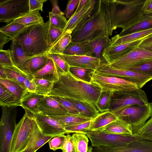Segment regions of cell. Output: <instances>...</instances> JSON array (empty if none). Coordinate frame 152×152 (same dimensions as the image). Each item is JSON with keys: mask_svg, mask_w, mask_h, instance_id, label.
<instances>
[{"mask_svg": "<svg viewBox=\"0 0 152 152\" xmlns=\"http://www.w3.org/2000/svg\"><path fill=\"white\" fill-rule=\"evenodd\" d=\"M58 75L59 80L54 83L53 89L48 95L86 102L97 109V102L102 92L99 87L77 78L69 72Z\"/></svg>", "mask_w": 152, "mask_h": 152, "instance_id": "cell-1", "label": "cell"}, {"mask_svg": "<svg viewBox=\"0 0 152 152\" xmlns=\"http://www.w3.org/2000/svg\"><path fill=\"white\" fill-rule=\"evenodd\" d=\"M49 21L42 23L26 27L13 37V41L20 45L28 57L48 54L53 46L49 32Z\"/></svg>", "mask_w": 152, "mask_h": 152, "instance_id": "cell-2", "label": "cell"}, {"mask_svg": "<svg viewBox=\"0 0 152 152\" xmlns=\"http://www.w3.org/2000/svg\"><path fill=\"white\" fill-rule=\"evenodd\" d=\"M145 0H107L113 31H124L140 22L147 14L143 11Z\"/></svg>", "mask_w": 152, "mask_h": 152, "instance_id": "cell-3", "label": "cell"}, {"mask_svg": "<svg viewBox=\"0 0 152 152\" xmlns=\"http://www.w3.org/2000/svg\"><path fill=\"white\" fill-rule=\"evenodd\" d=\"M113 31L107 0H101L97 15L81 29L71 34L72 42L90 41L102 36L109 37Z\"/></svg>", "mask_w": 152, "mask_h": 152, "instance_id": "cell-4", "label": "cell"}, {"mask_svg": "<svg viewBox=\"0 0 152 152\" xmlns=\"http://www.w3.org/2000/svg\"><path fill=\"white\" fill-rule=\"evenodd\" d=\"M110 111L127 124L134 134L152 115V102L145 105L125 106Z\"/></svg>", "mask_w": 152, "mask_h": 152, "instance_id": "cell-5", "label": "cell"}, {"mask_svg": "<svg viewBox=\"0 0 152 152\" xmlns=\"http://www.w3.org/2000/svg\"><path fill=\"white\" fill-rule=\"evenodd\" d=\"M38 128L32 115L25 110L22 118L17 124L11 142L10 152H20L23 150Z\"/></svg>", "mask_w": 152, "mask_h": 152, "instance_id": "cell-6", "label": "cell"}, {"mask_svg": "<svg viewBox=\"0 0 152 152\" xmlns=\"http://www.w3.org/2000/svg\"><path fill=\"white\" fill-rule=\"evenodd\" d=\"M101 2V0H88L79 11L76 13H74L67 20L62 34L55 43L65 35H71L79 31L93 19L99 11Z\"/></svg>", "mask_w": 152, "mask_h": 152, "instance_id": "cell-7", "label": "cell"}, {"mask_svg": "<svg viewBox=\"0 0 152 152\" xmlns=\"http://www.w3.org/2000/svg\"><path fill=\"white\" fill-rule=\"evenodd\" d=\"M86 135L90 140L91 146L94 148L124 147L135 141L148 139L135 134L132 136H126L103 131L87 132Z\"/></svg>", "mask_w": 152, "mask_h": 152, "instance_id": "cell-8", "label": "cell"}, {"mask_svg": "<svg viewBox=\"0 0 152 152\" xmlns=\"http://www.w3.org/2000/svg\"><path fill=\"white\" fill-rule=\"evenodd\" d=\"M0 122V152H10L16 126L18 110L16 107L1 106Z\"/></svg>", "mask_w": 152, "mask_h": 152, "instance_id": "cell-9", "label": "cell"}, {"mask_svg": "<svg viewBox=\"0 0 152 152\" xmlns=\"http://www.w3.org/2000/svg\"><path fill=\"white\" fill-rule=\"evenodd\" d=\"M90 77L92 83L99 87L102 91L121 92L138 88L136 83L124 79L101 75L94 72L90 74Z\"/></svg>", "mask_w": 152, "mask_h": 152, "instance_id": "cell-10", "label": "cell"}, {"mask_svg": "<svg viewBox=\"0 0 152 152\" xmlns=\"http://www.w3.org/2000/svg\"><path fill=\"white\" fill-rule=\"evenodd\" d=\"M94 72L100 75L115 76L136 83L141 88L147 82L152 80V76L128 70L115 69L102 61Z\"/></svg>", "mask_w": 152, "mask_h": 152, "instance_id": "cell-11", "label": "cell"}, {"mask_svg": "<svg viewBox=\"0 0 152 152\" xmlns=\"http://www.w3.org/2000/svg\"><path fill=\"white\" fill-rule=\"evenodd\" d=\"M148 103L145 92L139 88L126 91L115 92L112 99L110 111L130 105H146Z\"/></svg>", "mask_w": 152, "mask_h": 152, "instance_id": "cell-12", "label": "cell"}, {"mask_svg": "<svg viewBox=\"0 0 152 152\" xmlns=\"http://www.w3.org/2000/svg\"><path fill=\"white\" fill-rule=\"evenodd\" d=\"M30 12L29 0H7L0 1V22L8 24Z\"/></svg>", "mask_w": 152, "mask_h": 152, "instance_id": "cell-13", "label": "cell"}, {"mask_svg": "<svg viewBox=\"0 0 152 152\" xmlns=\"http://www.w3.org/2000/svg\"><path fill=\"white\" fill-rule=\"evenodd\" d=\"M152 61V52L138 47L108 64L117 69L128 70Z\"/></svg>", "mask_w": 152, "mask_h": 152, "instance_id": "cell-14", "label": "cell"}, {"mask_svg": "<svg viewBox=\"0 0 152 152\" xmlns=\"http://www.w3.org/2000/svg\"><path fill=\"white\" fill-rule=\"evenodd\" d=\"M31 115L43 135L53 137L68 134L64 128L53 118L40 113Z\"/></svg>", "mask_w": 152, "mask_h": 152, "instance_id": "cell-15", "label": "cell"}, {"mask_svg": "<svg viewBox=\"0 0 152 152\" xmlns=\"http://www.w3.org/2000/svg\"><path fill=\"white\" fill-rule=\"evenodd\" d=\"M147 37L112 47L107 46L102 53V58L105 62L110 64L138 47L142 42Z\"/></svg>", "mask_w": 152, "mask_h": 152, "instance_id": "cell-16", "label": "cell"}, {"mask_svg": "<svg viewBox=\"0 0 152 152\" xmlns=\"http://www.w3.org/2000/svg\"><path fill=\"white\" fill-rule=\"evenodd\" d=\"M90 152H152V139L138 140L124 147L91 148Z\"/></svg>", "mask_w": 152, "mask_h": 152, "instance_id": "cell-17", "label": "cell"}, {"mask_svg": "<svg viewBox=\"0 0 152 152\" xmlns=\"http://www.w3.org/2000/svg\"><path fill=\"white\" fill-rule=\"evenodd\" d=\"M58 54L66 61L70 66L88 68L95 71L103 61L102 57L98 58L85 56L69 55L63 53Z\"/></svg>", "mask_w": 152, "mask_h": 152, "instance_id": "cell-18", "label": "cell"}, {"mask_svg": "<svg viewBox=\"0 0 152 152\" xmlns=\"http://www.w3.org/2000/svg\"><path fill=\"white\" fill-rule=\"evenodd\" d=\"M39 112L49 116L63 115L68 112L58 101L49 96L44 97L37 104Z\"/></svg>", "mask_w": 152, "mask_h": 152, "instance_id": "cell-19", "label": "cell"}, {"mask_svg": "<svg viewBox=\"0 0 152 152\" xmlns=\"http://www.w3.org/2000/svg\"><path fill=\"white\" fill-rule=\"evenodd\" d=\"M10 51L14 66L26 74L33 76L31 75L29 70L30 60L32 57L27 56L20 46L13 41L10 46Z\"/></svg>", "mask_w": 152, "mask_h": 152, "instance_id": "cell-20", "label": "cell"}, {"mask_svg": "<svg viewBox=\"0 0 152 152\" xmlns=\"http://www.w3.org/2000/svg\"><path fill=\"white\" fill-rule=\"evenodd\" d=\"M63 54L69 55L85 56L95 57V53L89 41L71 42L64 51Z\"/></svg>", "mask_w": 152, "mask_h": 152, "instance_id": "cell-21", "label": "cell"}, {"mask_svg": "<svg viewBox=\"0 0 152 152\" xmlns=\"http://www.w3.org/2000/svg\"><path fill=\"white\" fill-rule=\"evenodd\" d=\"M118 119L115 114L110 111L99 113L96 117L92 119L90 126L87 132L100 131Z\"/></svg>", "mask_w": 152, "mask_h": 152, "instance_id": "cell-22", "label": "cell"}, {"mask_svg": "<svg viewBox=\"0 0 152 152\" xmlns=\"http://www.w3.org/2000/svg\"><path fill=\"white\" fill-rule=\"evenodd\" d=\"M33 76L34 78L43 79L54 83L57 82L59 78L55 64L49 58L46 64L34 73Z\"/></svg>", "mask_w": 152, "mask_h": 152, "instance_id": "cell-23", "label": "cell"}, {"mask_svg": "<svg viewBox=\"0 0 152 152\" xmlns=\"http://www.w3.org/2000/svg\"><path fill=\"white\" fill-rule=\"evenodd\" d=\"M152 35V28L136 32L121 37L116 34L111 39L110 43L108 45L112 47L123 43L134 41Z\"/></svg>", "mask_w": 152, "mask_h": 152, "instance_id": "cell-24", "label": "cell"}, {"mask_svg": "<svg viewBox=\"0 0 152 152\" xmlns=\"http://www.w3.org/2000/svg\"><path fill=\"white\" fill-rule=\"evenodd\" d=\"M45 96L40 95L36 93L27 92L20 101V106L26 111L32 114H36L39 112L37 105Z\"/></svg>", "mask_w": 152, "mask_h": 152, "instance_id": "cell-25", "label": "cell"}, {"mask_svg": "<svg viewBox=\"0 0 152 152\" xmlns=\"http://www.w3.org/2000/svg\"><path fill=\"white\" fill-rule=\"evenodd\" d=\"M53 138L43 135L38 127L34 132L26 147L20 152H36Z\"/></svg>", "mask_w": 152, "mask_h": 152, "instance_id": "cell-26", "label": "cell"}, {"mask_svg": "<svg viewBox=\"0 0 152 152\" xmlns=\"http://www.w3.org/2000/svg\"><path fill=\"white\" fill-rule=\"evenodd\" d=\"M49 117L58 121L64 128L83 123L93 119L80 114H72L68 113L63 115Z\"/></svg>", "mask_w": 152, "mask_h": 152, "instance_id": "cell-27", "label": "cell"}, {"mask_svg": "<svg viewBox=\"0 0 152 152\" xmlns=\"http://www.w3.org/2000/svg\"><path fill=\"white\" fill-rule=\"evenodd\" d=\"M100 131L126 136H131L134 134L128 125L119 119L109 124Z\"/></svg>", "mask_w": 152, "mask_h": 152, "instance_id": "cell-28", "label": "cell"}, {"mask_svg": "<svg viewBox=\"0 0 152 152\" xmlns=\"http://www.w3.org/2000/svg\"><path fill=\"white\" fill-rule=\"evenodd\" d=\"M0 85L6 88L20 102L28 92L16 82L8 79H0Z\"/></svg>", "mask_w": 152, "mask_h": 152, "instance_id": "cell-29", "label": "cell"}, {"mask_svg": "<svg viewBox=\"0 0 152 152\" xmlns=\"http://www.w3.org/2000/svg\"><path fill=\"white\" fill-rule=\"evenodd\" d=\"M3 66L6 73L7 79L16 82L25 89L24 84L25 80L33 77L23 72L14 66Z\"/></svg>", "mask_w": 152, "mask_h": 152, "instance_id": "cell-30", "label": "cell"}, {"mask_svg": "<svg viewBox=\"0 0 152 152\" xmlns=\"http://www.w3.org/2000/svg\"><path fill=\"white\" fill-rule=\"evenodd\" d=\"M152 28V14H147L145 18L136 24L122 31L118 34L121 37L134 32Z\"/></svg>", "mask_w": 152, "mask_h": 152, "instance_id": "cell-31", "label": "cell"}, {"mask_svg": "<svg viewBox=\"0 0 152 152\" xmlns=\"http://www.w3.org/2000/svg\"><path fill=\"white\" fill-rule=\"evenodd\" d=\"M12 22L20 23L25 26L44 23L43 18L38 10L30 12L14 20Z\"/></svg>", "mask_w": 152, "mask_h": 152, "instance_id": "cell-32", "label": "cell"}, {"mask_svg": "<svg viewBox=\"0 0 152 152\" xmlns=\"http://www.w3.org/2000/svg\"><path fill=\"white\" fill-rule=\"evenodd\" d=\"M67 99L76 107L80 114L82 115L93 119L99 113V112L97 109L88 103Z\"/></svg>", "mask_w": 152, "mask_h": 152, "instance_id": "cell-33", "label": "cell"}, {"mask_svg": "<svg viewBox=\"0 0 152 152\" xmlns=\"http://www.w3.org/2000/svg\"><path fill=\"white\" fill-rule=\"evenodd\" d=\"M111 40L105 36H102L89 41L95 53V57L100 58L104 48L109 45Z\"/></svg>", "mask_w": 152, "mask_h": 152, "instance_id": "cell-34", "label": "cell"}, {"mask_svg": "<svg viewBox=\"0 0 152 152\" xmlns=\"http://www.w3.org/2000/svg\"><path fill=\"white\" fill-rule=\"evenodd\" d=\"M0 105L9 107H16L20 106V102L6 88L0 85Z\"/></svg>", "mask_w": 152, "mask_h": 152, "instance_id": "cell-35", "label": "cell"}, {"mask_svg": "<svg viewBox=\"0 0 152 152\" xmlns=\"http://www.w3.org/2000/svg\"><path fill=\"white\" fill-rule=\"evenodd\" d=\"M36 86V93L44 96L48 95L52 91L54 82L41 78H34Z\"/></svg>", "mask_w": 152, "mask_h": 152, "instance_id": "cell-36", "label": "cell"}, {"mask_svg": "<svg viewBox=\"0 0 152 152\" xmlns=\"http://www.w3.org/2000/svg\"><path fill=\"white\" fill-rule=\"evenodd\" d=\"M113 92L102 91L97 102V108L101 113L110 111Z\"/></svg>", "mask_w": 152, "mask_h": 152, "instance_id": "cell-37", "label": "cell"}, {"mask_svg": "<svg viewBox=\"0 0 152 152\" xmlns=\"http://www.w3.org/2000/svg\"><path fill=\"white\" fill-rule=\"evenodd\" d=\"M95 71L88 68L70 66L69 72L74 77L84 82L91 83L90 74Z\"/></svg>", "mask_w": 152, "mask_h": 152, "instance_id": "cell-38", "label": "cell"}, {"mask_svg": "<svg viewBox=\"0 0 152 152\" xmlns=\"http://www.w3.org/2000/svg\"><path fill=\"white\" fill-rule=\"evenodd\" d=\"M72 42V36L70 34H66L63 36L52 47L48 54H61L66 47Z\"/></svg>", "mask_w": 152, "mask_h": 152, "instance_id": "cell-39", "label": "cell"}, {"mask_svg": "<svg viewBox=\"0 0 152 152\" xmlns=\"http://www.w3.org/2000/svg\"><path fill=\"white\" fill-rule=\"evenodd\" d=\"M26 27L20 23L11 22L1 27L0 32L7 37L13 38L18 34Z\"/></svg>", "mask_w": 152, "mask_h": 152, "instance_id": "cell-40", "label": "cell"}, {"mask_svg": "<svg viewBox=\"0 0 152 152\" xmlns=\"http://www.w3.org/2000/svg\"><path fill=\"white\" fill-rule=\"evenodd\" d=\"M72 136L75 145L77 152H88L89 140L86 134L74 133Z\"/></svg>", "mask_w": 152, "mask_h": 152, "instance_id": "cell-41", "label": "cell"}, {"mask_svg": "<svg viewBox=\"0 0 152 152\" xmlns=\"http://www.w3.org/2000/svg\"><path fill=\"white\" fill-rule=\"evenodd\" d=\"M49 57L48 54L32 57L29 65V70L31 75L33 74L43 67L47 63Z\"/></svg>", "mask_w": 152, "mask_h": 152, "instance_id": "cell-42", "label": "cell"}, {"mask_svg": "<svg viewBox=\"0 0 152 152\" xmlns=\"http://www.w3.org/2000/svg\"><path fill=\"white\" fill-rule=\"evenodd\" d=\"M48 56L54 62L58 74L68 73L69 72L70 66L58 54H48Z\"/></svg>", "mask_w": 152, "mask_h": 152, "instance_id": "cell-43", "label": "cell"}, {"mask_svg": "<svg viewBox=\"0 0 152 152\" xmlns=\"http://www.w3.org/2000/svg\"><path fill=\"white\" fill-rule=\"evenodd\" d=\"M50 23L54 26L60 28L63 31L67 23L65 16L63 15L53 14L49 12Z\"/></svg>", "mask_w": 152, "mask_h": 152, "instance_id": "cell-44", "label": "cell"}, {"mask_svg": "<svg viewBox=\"0 0 152 152\" xmlns=\"http://www.w3.org/2000/svg\"><path fill=\"white\" fill-rule=\"evenodd\" d=\"M91 120L79 124L66 127L65 129L68 134L72 133H80L86 134L90 126Z\"/></svg>", "mask_w": 152, "mask_h": 152, "instance_id": "cell-45", "label": "cell"}, {"mask_svg": "<svg viewBox=\"0 0 152 152\" xmlns=\"http://www.w3.org/2000/svg\"><path fill=\"white\" fill-rule=\"evenodd\" d=\"M48 96L58 101L67 110L69 114H80L76 107L67 99L55 96Z\"/></svg>", "mask_w": 152, "mask_h": 152, "instance_id": "cell-46", "label": "cell"}, {"mask_svg": "<svg viewBox=\"0 0 152 152\" xmlns=\"http://www.w3.org/2000/svg\"><path fill=\"white\" fill-rule=\"evenodd\" d=\"M134 134L145 138L152 139V115L145 123Z\"/></svg>", "mask_w": 152, "mask_h": 152, "instance_id": "cell-47", "label": "cell"}, {"mask_svg": "<svg viewBox=\"0 0 152 152\" xmlns=\"http://www.w3.org/2000/svg\"><path fill=\"white\" fill-rule=\"evenodd\" d=\"M66 135H60L55 136L49 142L50 149L54 151L61 149L65 141Z\"/></svg>", "mask_w": 152, "mask_h": 152, "instance_id": "cell-48", "label": "cell"}, {"mask_svg": "<svg viewBox=\"0 0 152 152\" xmlns=\"http://www.w3.org/2000/svg\"><path fill=\"white\" fill-rule=\"evenodd\" d=\"M128 70L152 76V61L131 68Z\"/></svg>", "mask_w": 152, "mask_h": 152, "instance_id": "cell-49", "label": "cell"}, {"mask_svg": "<svg viewBox=\"0 0 152 152\" xmlns=\"http://www.w3.org/2000/svg\"><path fill=\"white\" fill-rule=\"evenodd\" d=\"M0 65L3 66H14L11 59L10 50H0Z\"/></svg>", "mask_w": 152, "mask_h": 152, "instance_id": "cell-50", "label": "cell"}, {"mask_svg": "<svg viewBox=\"0 0 152 152\" xmlns=\"http://www.w3.org/2000/svg\"><path fill=\"white\" fill-rule=\"evenodd\" d=\"M61 150L62 152H77L75 145L72 136L69 134L66 135L64 144Z\"/></svg>", "mask_w": 152, "mask_h": 152, "instance_id": "cell-51", "label": "cell"}, {"mask_svg": "<svg viewBox=\"0 0 152 152\" xmlns=\"http://www.w3.org/2000/svg\"><path fill=\"white\" fill-rule=\"evenodd\" d=\"M80 0H69L66 9L64 12V15L67 19H69L73 15L75 8L77 7Z\"/></svg>", "mask_w": 152, "mask_h": 152, "instance_id": "cell-52", "label": "cell"}, {"mask_svg": "<svg viewBox=\"0 0 152 152\" xmlns=\"http://www.w3.org/2000/svg\"><path fill=\"white\" fill-rule=\"evenodd\" d=\"M49 32L51 42L53 46L62 34L63 30L54 26L50 23Z\"/></svg>", "mask_w": 152, "mask_h": 152, "instance_id": "cell-53", "label": "cell"}, {"mask_svg": "<svg viewBox=\"0 0 152 152\" xmlns=\"http://www.w3.org/2000/svg\"><path fill=\"white\" fill-rule=\"evenodd\" d=\"M47 0H29L30 12L36 10L43 12V7L44 3Z\"/></svg>", "mask_w": 152, "mask_h": 152, "instance_id": "cell-54", "label": "cell"}, {"mask_svg": "<svg viewBox=\"0 0 152 152\" xmlns=\"http://www.w3.org/2000/svg\"><path fill=\"white\" fill-rule=\"evenodd\" d=\"M152 35L147 37L144 39L139 45L138 47L152 52V41L149 38Z\"/></svg>", "mask_w": 152, "mask_h": 152, "instance_id": "cell-55", "label": "cell"}, {"mask_svg": "<svg viewBox=\"0 0 152 152\" xmlns=\"http://www.w3.org/2000/svg\"><path fill=\"white\" fill-rule=\"evenodd\" d=\"M33 79H27L24 83L25 88L28 92L36 93V86Z\"/></svg>", "mask_w": 152, "mask_h": 152, "instance_id": "cell-56", "label": "cell"}, {"mask_svg": "<svg viewBox=\"0 0 152 152\" xmlns=\"http://www.w3.org/2000/svg\"><path fill=\"white\" fill-rule=\"evenodd\" d=\"M143 12L146 14H152V0H145L144 4Z\"/></svg>", "mask_w": 152, "mask_h": 152, "instance_id": "cell-57", "label": "cell"}, {"mask_svg": "<svg viewBox=\"0 0 152 152\" xmlns=\"http://www.w3.org/2000/svg\"><path fill=\"white\" fill-rule=\"evenodd\" d=\"M13 38L5 35L2 33L0 32V50H3L5 44L10 40H12Z\"/></svg>", "mask_w": 152, "mask_h": 152, "instance_id": "cell-58", "label": "cell"}, {"mask_svg": "<svg viewBox=\"0 0 152 152\" xmlns=\"http://www.w3.org/2000/svg\"><path fill=\"white\" fill-rule=\"evenodd\" d=\"M50 1L53 6V8L51 12L53 14H60L64 15V12H62L59 8L58 1L51 0Z\"/></svg>", "mask_w": 152, "mask_h": 152, "instance_id": "cell-59", "label": "cell"}, {"mask_svg": "<svg viewBox=\"0 0 152 152\" xmlns=\"http://www.w3.org/2000/svg\"><path fill=\"white\" fill-rule=\"evenodd\" d=\"M88 0H80L77 9L74 13H76L79 11L84 6Z\"/></svg>", "mask_w": 152, "mask_h": 152, "instance_id": "cell-60", "label": "cell"}, {"mask_svg": "<svg viewBox=\"0 0 152 152\" xmlns=\"http://www.w3.org/2000/svg\"><path fill=\"white\" fill-rule=\"evenodd\" d=\"M0 79H7V77L4 67L0 65Z\"/></svg>", "mask_w": 152, "mask_h": 152, "instance_id": "cell-61", "label": "cell"}]
</instances>
